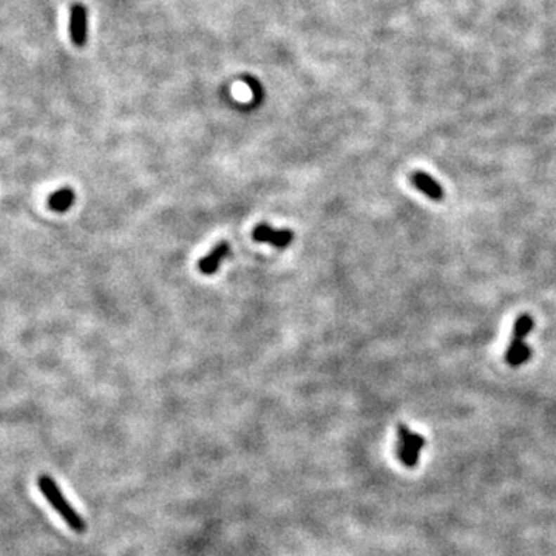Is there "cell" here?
Returning a JSON list of instances; mask_svg holds the SVG:
<instances>
[{"label": "cell", "instance_id": "cell-4", "mask_svg": "<svg viewBox=\"0 0 556 556\" xmlns=\"http://www.w3.org/2000/svg\"><path fill=\"white\" fill-rule=\"evenodd\" d=\"M70 37L79 49L87 44V10L81 4H75L70 10Z\"/></svg>", "mask_w": 556, "mask_h": 556}, {"label": "cell", "instance_id": "cell-1", "mask_svg": "<svg viewBox=\"0 0 556 556\" xmlns=\"http://www.w3.org/2000/svg\"><path fill=\"white\" fill-rule=\"evenodd\" d=\"M37 485H39V489H41L45 499L49 500L54 510L60 515V518L65 521L67 526L73 531H76V534H84L85 529H87V524H85L82 516L77 513L72 507V504H70L65 499V496L62 495V491L59 490L56 481H54L53 477L49 474H42V476H39Z\"/></svg>", "mask_w": 556, "mask_h": 556}, {"label": "cell", "instance_id": "cell-7", "mask_svg": "<svg viewBox=\"0 0 556 556\" xmlns=\"http://www.w3.org/2000/svg\"><path fill=\"white\" fill-rule=\"evenodd\" d=\"M531 356H534V349H531L526 342L510 340L505 351V362L510 366L516 368L527 363Z\"/></svg>", "mask_w": 556, "mask_h": 556}, {"label": "cell", "instance_id": "cell-3", "mask_svg": "<svg viewBox=\"0 0 556 556\" xmlns=\"http://www.w3.org/2000/svg\"><path fill=\"white\" fill-rule=\"evenodd\" d=\"M252 240L255 243H268L277 249H285L294 241V232L291 229H276L268 223H260L255 226Z\"/></svg>", "mask_w": 556, "mask_h": 556}, {"label": "cell", "instance_id": "cell-9", "mask_svg": "<svg viewBox=\"0 0 556 556\" xmlns=\"http://www.w3.org/2000/svg\"><path fill=\"white\" fill-rule=\"evenodd\" d=\"M535 328V320L529 314H522L518 318H516L515 326H513V335H512V340H521L524 342V339L534 331Z\"/></svg>", "mask_w": 556, "mask_h": 556}, {"label": "cell", "instance_id": "cell-2", "mask_svg": "<svg viewBox=\"0 0 556 556\" xmlns=\"http://www.w3.org/2000/svg\"><path fill=\"white\" fill-rule=\"evenodd\" d=\"M425 439L424 436L411 432L405 424L397 425V444L396 454L397 459L402 462L405 467L414 468L419 464L420 451L424 450Z\"/></svg>", "mask_w": 556, "mask_h": 556}, {"label": "cell", "instance_id": "cell-6", "mask_svg": "<svg viewBox=\"0 0 556 556\" xmlns=\"http://www.w3.org/2000/svg\"><path fill=\"white\" fill-rule=\"evenodd\" d=\"M410 179H411L413 186L424 195H427L429 200L437 201V202L444 200V197H445L444 187L441 186L439 181H437V179H434L432 175H428L427 172L414 170L410 175Z\"/></svg>", "mask_w": 556, "mask_h": 556}, {"label": "cell", "instance_id": "cell-8", "mask_svg": "<svg viewBox=\"0 0 556 556\" xmlns=\"http://www.w3.org/2000/svg\"><path fill=\"white\" fill-rule=\"evenodd\" d=\"M75 201H76L75 190L70 189V187H64V189H59L50 195L49 207L56 214H65L72 209Z\"/></svg>", "mask_w": 556, "mask_h": 556}, {"label": "cell", "instance_id": "cell-5", "mask_svg": "<svg viewBox=\"0 0 556 556\" xmlns=\"http://www.w3.org/2000/svg\"><path fill=\"white\" fill-rule=\"evenodd\" d=\"M229 255H231V243L226 240L216 243L214 249L200 260L198 263L200 272L202 276H214V273H216L218 268L221 266V263Z\"/></svg>", "mask_w": 556, "mask_h": 556}]
</instances>
